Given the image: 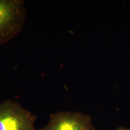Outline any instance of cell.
Returning a JSON list of instances; mask_svg holds the SVG:
<instances>
[{"instance_id": "obj_1", "label": "cell", "mask_w": 130, "mask_h": 130, "mask_svg": "<svg viewBox=\"0 0 130 130\" xmlns=\"http://www.w3.org/2000/svg\"><path fill=\"white\" fill-rule=\"evenodd\" d=\"M27 16L23 0H0V45L21 31Z\"/></svg>"}, {"instance_id": "obj_2", "label": "cell", "mask_w": 130, "mask_h": 130, "mask_svg": "<svg viewBox=\"0 0 130 130\" xmlns=\"http://www.w3.org/2000/svg\"><path fill=\"white\" fill-rule=\"evenodd\" d=\"M36 119L16 101L0 102V130H37L35 128Z\"/></svg>"}, {"instance_id": "obj_3", "label": "cell", "mask_w": 130, "mask_h": 130, "mask_svg": "<svg viewBox=\"0 0 130 130\" xmlns=\"http://www.w3.org/2000/svg\"><path fill=\"white\" fill-rule=\"evenodd\" d=\"M37 130H94L90 118L78 113L60 112L50 116L48 124Z\"/></svg>"}, {"instance_id": "obj_4", "label": "cell", "mask_w": 130, "mask_h": 130, "mask_svg": "<svg viewBox=\"0 0 130 130\" xmlns=\"http://www.w3.org/2000/svg\"><path fill=\"white\" fill-rule=\"evenodd\" d=\"M130 130V129H120V130Z\"/></svg>"}]
</instances>
